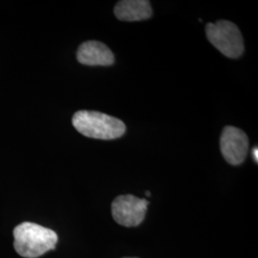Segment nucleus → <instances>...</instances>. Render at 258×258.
<instances>
[{
  "instance_id": "nucleus-4",
  "label": "nucleus",
  "mask_w": 258,
  "mask_h": 258,
  "mask_svg": "<svg viewBox=\"0 0 258 258\" xmlns=\"http://www.w3.org/2000/svg\"><path fill=\"white\" fill-rule=\"evenodd\" d=\"M148 202L134 195H120L112 203V216L123 227H137L144 221Z\"/></svg>"
},
{
  "instance_id": "nucleus-6",
  "label": "nucleus",
  "mask_w": 258,
  "mask_h": 258,
  "mask_svg": "<svg viewBox=\"0 0 258 258\" xmlns=\"http://www.w3.org/2000/svg\"><path fill=\"white\" fill-rule=\"evenodd\" d=\"M77 58L80 63L88 66H109L115 61L110 49L104 43L96 40L83 42L78 49Z\"/></svg>"
},
{
  "instance_id": "nucleus-9",
  "label": "nucleus",
  "mask_w": 258,
  "mask_h": 258,
  "mask_svg": "<svg viewBox=\"0 0 258 258\" xmlns=\"http://www.w3.org/2000/svg\"><path fill=\"white\" fill-rule=\"evenodd\" d=\"M146 194H147L148 196H150V192H149V191H147V192H146Z\"/></svg>"
},
{
  "instance_id": "nucleus-10",
  "label": "nucleus",
  "mask_w": 258,
  "mask_h": 258,
  "mask_svg": "<svg viewBox=\"0 0 258 258\" xmlns=\"http://www.w3.org/2000/svg\"><path fill=\"white\" fill-rule=\"evenodd\" d=\"M123 258H137V257H123Z\"/></svg>"
},
{
  "instance_id": "nucleus-1",
  "label": "nucleus",
  "mask_w": 258,
  "mask_h": 258,
  "mask_svg": "<svg viewBox=\"0 0 258 258\" xmlns=\"http://www.w3.org/2000/svg\"><path fill=\"white\" fill-rule=\"evenodd\" d=\"M14 247L19 255L37 258L55 248L57 234L55 231L31 222L19 224L14 230Z\"/></svg>"
},
{
  "instance_id": "nucleus-8",
  "label": "nucleus",
  "mask_w": 258,
  "mask_h": 258,
  "mask_svg": "<svg viewBox=\"0 0 258 258\" xmlns=\"http://www.w3.org/2000/svg\"><path fill=\"white\" fill-rule=\"evenodd\" d=\"M258 148H254L252 149V158H253V160L257 163L258 162Z\"/></svg>"
},
{
  "instance_id": "nucleus-7",
  "label": "nucleus",
  "mask_w": 258,
  "mask_h": 258,
  "mask_svg": "<svg viewBox=\"0 0 258 258\" xmlns=\"http://www.w3.org/2000/svg\"><path fill=\"white\" fill-rule=\"evenodd\" d=\"M114 14L121 21H141L152 16V8L147 0H122L116 4Z\"/></svg>"
},
{
  "instance_id": "nucleus-5",
  "label": "nucleus",
  "mask_w": 258,
  "mask_h": 258,
  "mask_svg": "<svg viewBox=\"0 0 258 258\" xmlns=\"http://www.w3.org/2000/svg\"><path fill=\"white\" fill-rule=\"evenodd\" d=\"M222 155L232 166L241 165L246 159L249 149L247 134L234 126H226L220 138Z\"/></svg>"
},
{
  "instance_id": "nucleus-3",
  "label": "nucleus",
  "mask_w": 258,
  "mask_h": 258,
  "mask_svg": "<svg viewBox=\"0 0 258 258\" xmlns=\"http://www.w3.org/2000/svg\"><path fill=\"white\" fill-rule=\"evenodd\" d=\"M207 37L213 46L230 58H237L244 52V40L239 28L228 20H219L206 26Z\"/></svg>"
},
{
  "instance_id": "nucleus-2",
  "label": "nucleus",
  "mask_w": 258,
  "mask_h": 258,
  "mask_svg": "<svg viewBox=\"0 0 258 258\" xmlns=\"http://www.w3.org/2000/svg\"><path fill=\"white\" fill-rule=\"evenodd\" d=\"M72 123L83 136L100 140L120 138L126 129L123 121L98 111H78Z\"/></svg>"
}]
</instances>
